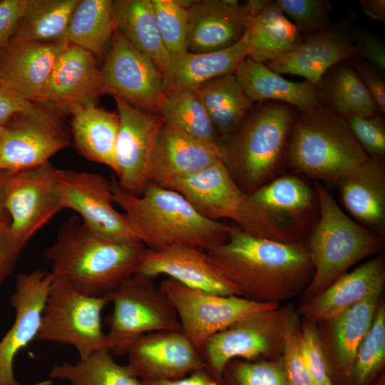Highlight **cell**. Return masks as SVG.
Returning a JSON list of instances; mask_svg holds the SVG:
<instances>
[{"instance_id": "cell-1", "label": "cell", "mask_w": 385, "mask_h": 385, "mask_svg": "<svg viewBox=\"0 0 385 385\" xmlns=\"http://www.w3.org/2000/svg\"><path fill=\"white\" fill-rule=\"evenodd\" d=\"M239 296L277 303L302 293L314 268L304 242L256 237L231 225L226 242L206 251Z\"/></svg>"}, {"instance_id": "cell-2", "label": "cell", "mask_w": 385, "mask_h": 385, "mask_svg": "<svg viewBox=\"0 0 385 385\" xmlns=\"http://www.w3.org/2000/svg\"><path fill=\"white\" fill-rule=\"evenodd\" d=\"M146 247L140 241H118L90 230L78 216L59 228L44 251L51 272L86 295L108 297L135 274Z\"/></svg>"}, {"instance_id": "cell-3", "label": "cell", "mask_w": 385, "mask_h": 385, "mask_svg": "<svg viewBox=\"0 0 385 385\" xmlns=\"http://www.w3.org/2000/svg\"><path fill=\"white\" fill-rule=\"evenodd\" d=\"M111 184L114 202L140 230L149 250L185 245L207 251L229 237L231 225L207 219L177 191L148 183L135 196L120 188L114 176Z\"/></svg>"}, {"instance_id": "cell-4", "label": "cell", "mask_w": 385, "mask_h": 385, "mask_svg": "<svg viewBox=\"0 0 385 385\" xmlns=\"http://www.w3.org/2000/svg\"><path fill=\"white\" fill-rule=\"evenodd\" d=\"M297 113L295 108L283 103L258 102L238 129L224 140L223 161L245 193L252 194L284 173L289 135Z\"/></svg>"}, {"instance_id": "cell-5", "label": "cell", "mask_w": 385, "mask_h": 385, "mask_svg": "<svg viewBox=\"0 0 385 385\" xmlns=\"http://www.w3.org/2000/svg\"><path fill=\"white\" fill-rule=\"evenodd\" d=\"M314 187L319 215L305 240L314 273L302 303L320 294L359 261L381 252L385 245V238L345 213L321 182L314 180Z\"/></svg>"}, {"instance_id": "cell-6", "label": "cell", "mask_w": 385, "mask_h": 385, "mask_svg": "<svg viewBox=\"0 0 385 385\" xmlns=\"http://www.w3.org/2000/svg\"><path fill=\"white\" fill-rule=\"evenodd\" d=\"M369 158L342 116L323 106L298 111L287 154L293 173L336 185Z\"/></svg>"}, {"instance_id": "cell-7", "label": "cell", "mask_w": 385, "mask_h": 385, "mask_svg": "<svg viewBox=\"0 0 385 385\" xmlns=\"http://www.w3.org/2000/svg\"><path fill=\"white\" fill-rule=\"evenodd\" d=\"M168 188L183 195L208 220L228 219L254 236L298 243L237 185L223 160L175 182Z\"/></svg>"}, {"instance_id": "cell-8", "label": "cell", "mask_w": 385, "mask_h": 385, "mask_svg": "<svg viewBox=\"0 0 385 385\" xmlns=\"http://www.w3.org/2000/svg\"><path fill=\"white\" fill-rule=\"evenodd\" d=\"M108 297L113 310L106 318V334L113 355H125L128 347L146 334L181 329L174 307L153 278L135 274Z\"/></svg>"}, {"instance_id": "cell-9", "label": "cell", "mask_w": 385, "mask_h": 385, "mask_svg": "<svg viewBox=\"0 0 385 385\" xmlns=\"http://www.w3.org/2000/svg\"><path fill=\"white\" fill-rule=\"evenodd\" d=\"M108 302V297L86 295L53 277L36 340L72 345L80 359L108 350L102 328V312Z\"/></svg>"}, {"instance_id": "cell-10", "label": "cell", "mask_w": 385, "mask_h": 385, "mask_svg": "<svg viewBox=\"0 0 385 385\" xmlns=\"http://www.w3.org/2000/svg\"><path fill=\"white\" fill-rule=\"evenodd\" d=\"M286 307L255 312L208 338L200 349L205 369L219 383L233 359L278 360Z\"/></svg>"}, {"instance_id": "cell-11", "label": "cell", "mask_w": 385, "mask_h": 385, "mask_svg": "<svg viewBox=\"0 0 385 385\" xmlns=\"http://www.w3.org/2000/svg\"><path fill=\"white\" fill-rule=\"evenodd\" d=\"M160 287L174 307L182 331L198 351L208 338L235 322L255 312L279 307L277 303L212 294L170 277L164 279Z\"/></svg>"}, {"instance_id": "cell-12", "label": "cell", "mask_w": 385, "mask_h": 385, "mask_svg": "<svg viewBox=\"0 0 385 385\" xmlns=\"http://www.w3.org/2000/svg\"><path fill=\"white\" fill-rule=\"evenodd\" d=\"M34 103L2 127L0 169L16 173L41 165L69 143L60 116Z\"/></svg>"}, {"instance_id": "cell-13", "label": "cell", "mask_w": 385, "mask_h": 385, "mask_svg": "<svg viewBox=\"0 0 385 385\" xmlns=\"http://www.w3.org/2000/svg\"><path fill=\"white\" fill-rule=\"evenodd\" d=\"M58 188L61 204L75 211L94 233L113 240L140 241V230L114 207L111 181L101 175L58 170Z\"/></svg>"}, {"instance_id": "cell-14", "label": "cell", "mask_w": 385, "mask_h": 385, "mask_svg": "<svg viewBox=\"0 0 385 385\" xmlns=\"http://www.w3.org/2000/svg\"><path fill=\"white\" fill-rule=\"evenodd\" d=\"M101 76L103 94H110L150 113H157L167 90L165 76L153 61L117 30L101 69Z\"/></svg>"}, {"instance_id": "cell-15", "label": "cell", "mask_w": 385, "mask_h": 385, "mask_svg": "<svg viewBox=\"0 0 385 385\" xmlns=\"http://www.w3.org/2000/svg\"><path fill=\"white\" fill-rule=\"evenodd\" d=\"M119 117L115 143V178L120 188L135 196L148 183L150 165L164 120L114 98Z\"/></svg>"}, {"instance_id": "cell-16", "label": "cell", "mask_w": 385, "mask_h": 385, "mask_svg": "<svg viewBox=\"0 0 385 385\" xmlns=\"http://www.w3.org/2000/svg\"><path fill=\"white\" fill-rule=\"evenodd\" d=\"M58 170L47 162L10 176L6 195L10 229L26 245L63 208L58 188Z\"/></svg>"}, {"instance_id": "cell-17", "label": "cell", "mask_w": 385, "mask_h": 385, "mask_svg": "<svg viewBox=\"0 0 385 385\" xmlns=\"http://www.w3.org/2000/svg\"><path fill=\"white\" fill-rule=\"evenodd\" d=\"M53 280L51 272L36 270L16 277L11 304L14 322L0 341V385H22L14 374L16 354L38 335L46 301ZM43 382L36 385H48Z\"/></svg>"}, {"instance_id": "cell-18", "label": "cell", "mask_w": 385, "mask_h": 385, "mask_svg": "<svg viewBox=\"0 0 385 385\" xmlns=\"http://www.w3.org/2000/svg\"><path fill=\"white\" fill-rule=\"evenodd\" d=\"M128 365L140 381L173 380L205 369L198 349L182 329L146 334L128 349Z\"/></svg>"}, {"instance_id": "cell-19", "label": "cell", "mask_w": 385, "mask_h": 385, "mask_svg": "<svg viewBox=\"0 0 385 385\" xmlns=\"http://www.w3.org/2000/svg\"><path fill=\"white\" fill-rule=\"evenodd\" d=\"M250 197L298 242H305L319 218L314 187L295 173H283Z\"/></svg>"}, {"instance_id": "cell-20", "label": "cell", "mask_w": 385, "mask_h": 385, "mask_svg": "<svg viewBox=\"0 0 385 385\" xmlns=\"http://www.w3.org/2000/svg\"><path fill=\"white\" fill-rule=\"evenodd\" d=\"M70 44L10 40L0 52V81L22 99L41 103L43 93L60 54Z\"/></svg>"}, {"instance_id": "cell-21", "label": "cell", "mask_w": 385, "mask_h": 385, "mask_svg": "<svg viewBox=\"0 0 385 385\" xmlns=\"http://www.w3.org/2000/svg\"><path fill=\"white\" fill-rule=\"evenodd\" d=\"M153 279L166 275L190 287L220 295H238L212 262L205 250L174 245L160 250L146 248L137 272Z\"/></svg>"}, {"instance_id": "cell-22", "label": "cell", "mask_w": 385, "mask_h": 385, "mask_svg": "<svg viewBox=\"0 0 385 385\" xmlns=\"http://www.w3.org/2000/svg\"><path fill=\"white\" fill-rule=\"evenodd\" d=\"M381 295H371L320 322L323 330L319 335L334 385H349L356 350L372 324Z\"/></svg>"}, {"instance_id": "cell-23", "label": "cell", "mask_w": 385, "mask_h": 385, "mask_svg": "<svg viewBox=\"0 0 385 385\" xmlns=\"http://www.w3.org/2000/svg\"><path fill=\"white\" fill-rule=\"evenodd\" d=\"M352 56H356V50L351 31L348 24L342 22L304 38L295 50L265 65L279 75L304 77L317 86L330 68Z\"/></svg>"}, {"instance_id": "cell-24", "label": "cell", "mask_w": 385, "mask_h": 385, "mask_svg": "<svg viewBox=\"0 0 385 385\" xmlns=\"http://www.w3.org/2000/svg\"><path fill=\"white\" fill-rule=\"evenodd\" d=\"M223 160L221 147L192 138L165 123L153 156L148 183L168 188L175 182Z\"/></svg>"}, {"instance_id": "cell-25", "label": "cell", "mask_w": 385, "mask_h": 385, "mask_svg": "<svg viewBox=\"0 0 385 385\" xmlns=\"http://www.w3.org/2000/svg\"><path fill=\"white\" fill-rule=\"evenodd\" d=\"M385 287L384 255L346 272L320 294L303 302L297 310L306 322L329 320L368 297L382 294Z\"/></svg>"}, {"instance_id": "cell-26", "label": "cell", "mask_w": 385, "mask_h": 385, "mask_svg": "<svg viewBox=\"0 0 385 385\" xmlns=\"http://www.w3.org/2000/svg\"><path fill=\"white\" fill-rule=\"evenodd\" d=\"M188 9V51L190 53L215 51L234 45L252 20L237 1H193Z\"/></svg>"}, {"instance_id": "cell-27", "label": "cell", "mask_w": 385, "mask_h": 385, "mask_svg": "<svg viewBox=\"0 0 385 385\" xmlns=\"http://www.w3.org/2000/svg\"><path fill=\"white\" fill-rule=\"evenodd\" d=\"M103 94L101 69L90 52L69 45L58 56L45 87L41 103L63 111L76 104H96Z\"/></svg>"}, {"instance_id": "cell-28", "label": "cell", "mask_w": 385, "mask_h": 385, "mask_svg": "<svg viewBox=\"0 0 385 385\" xmlns=\"http://www.w3.org/2000/svg\"><path fill=\"white\" fill-rule=\"evenodd\" d=\"M336 185L350 217L385 238V158H369Z\"/></svg>"}, {"instance_id": "cell-29", "label": "cell", "mask_w": 385, "mask_h": 385, "mask_svg": "<svg viewBox=\"0 0 385 385\" xmlns=\"http://www.w3.org/2000/svg\"><path fill=\"white\" fill-rule=\"evenodd\" d=\"M250 53L248 29L242 38L225 49L205 52L170 54L163 72L167 89L196 88L218 77L234 73Z\"/></svg>"}, {"instance_id": "cell-30", "label": "cell", "mask_w": 385, "mask_h": 385, "mask_svg": "<svg viewBox=\"0 0 385 385\" xmlns=\"http://www.w3.org/2000/svg\"><path fill=\"white\" fill-rule=\"evenodd\" d=\"M66 111L71 115V133L78 152L115 173V150L119 128L117 112L106 111L94 103L72 105Z\"/></svg>"}, {"instance_id": "cell-31", "label": "cell", "mask_w": 385, "mask_h": 385, "mask_svg": "<svg viewBox=\"0 0 385 385\" xmlns=\"http://www.w3.org/2000/svg\"><path fill=\"white\" fill-rule=\"evenodd\" d=\"M235 73L247 96L255 103L277 101L305 111L322 106L317 86L293 82L269 69L265 64L245 58Z\"/></svg>"}, {"instance_id": "cell-32", "label": "cell", "mask_w": 385, "mask_h": 385, "mask_svg": "<svg viewBox=\"0 0 385 385\" xmlns=\"http://www.w3.org/2000/svg\"><path fill=\"white\" fill-rule=\"evenodd\" d=\"M115 29L163 73L170 53L161 38L152 0L113 1Z\"/></svg>"}, {"instance_id": "cell-33", "label": "cell", "mask_w": 385, "mask_h": 385, "mask_svg": "<svg viewBox=\"0 0 385 385\" xmlns=\"http://www.w3.org/2000/svg\"><path fill=\"white\" fill-rule=\"evenodd\" d=\"M195 89L216 133L223 140L238 129L254 104L235 72L212 79Z\"/></svg>"}, {"instance_id": "cell-34", "label": "cell", "mask_w": 385, "mask_h": 385, "mask_svg": "<svg viewBox=\"0 0 385 385\" xmlns=\"http://www.w3.org/2000/svg\"><path fill=\"white\" fill-rule=\"evenodd\" d=\"M321 105L345 118L370 116L379 112L366 86L347 60L330 68L317 85Z\"/></svg>"}, {"instance_id": "cell-35", "label": "cell", "mask_w": 385, "mask_h": 385, "mask_svg": "<svg viewBox=\"0 0 385 385\" xmlns=\"http://www.w3.org/2000/svg\"><path fill=\"white\" fill-rule=\"evenodd\" d=\"M248 33V57L263 64L292 52L303 41L295 25L278 8L275 1H269L252 18Z\"/></svg>"}, {"instance_id": "cell-36", "label": "cell", "mask_w": 385, "mask_h": 385, "mask_svg": "<svg viewBox=\"0 0 385 385\" xmlns=\"http://www.w3.org/2000/svg\"><path fill=\"white\" fill-rule=\"evenodd\" d=\"M116 30L111 0H80L66 33L68 44L101 57Z\"/></svg>"}, {"instance_id": "cell-37", "label": "cell", "mask_w": 385, "mask_h": 385, "mask_svg": "<svg viewBox=\"0 0 385 385\" xmlns=\"http://www.w3.org/2000/svg\"><path fill=\"white\" fill-rule=\"evenodd\" d=\"M80 0H27L10 40L52 43L65 40L71 15Z\"/></svg>"}, {"instance_id": "cell-38", "label": "cell", "mask_w": 385, "mask_h": 385, "mask_svg": "<svg viewBox=\"0 0 385 385\" xmlns=\"http://www.w3.org/2000/svg\"><path fill=\"white\" fill-rule=\"evenodd\" d=\"M164 123L192 138L220 145L195 88H168L157 109Z\"/></svg>"}, {"instance_id": "cell-39", "label": "cell", "mask_w": 385, "mask_h": 385, "mask_svg": "<svg viewBox=\"0 0 385 385\" xmlns=\"http://www.w3.org/2000/svg\"><path fill=\"white\" fill-rule=\"evenodd\" d=\"M50 376L71 385H141L130 366L115 361L108 349H101L75 364L54 365Z\"/></svg>"}, {"instance_id": "cell-40", "label": "cell", "mask_w": 385, "mask_h": 385, "mask_svg": "<svg viewBox=\"0 0 385 385\" xmlns=\"http://www.w3.org/2000/svg\"><path fill=\"white\" fill-rule=\"evenodd\" d=\"M385 364V306L379 301L372 324L359 344L349 385H371Z\"/></svg>"}, {"instance_id": "cell-41", "label": "cell", "mask_w": 385, "mask_h": 385, "mask_svg": "<svg viewBox=\"0 0 385 385\" xmlns=\"http://www.w3.org/2000/svg\"><path fill=\"white\" fill-rule=\"evenodd\" d=\"M219 385H291L281 358L278 360L233 359L225 366Z\"/></svg>"}, {"instance_id": "cell-42", "label": "cell", "mask_w": 385, "mask_h": 385, "mask_svg": "<svg viewBox=\"0 0 385 385\" xmlns=\"http://www.w3.org/2000/svg\"><path fill=\"white\" fill-rule=\"evenodd\" d=\"M163 42L170 54L188 51L189 14L182 1L152 0Z\"/></svg>"}, {"instance_id": "cell-43", "label": "cell", "mask_w": 385, "mask_h": 385, "mask_svg": "<svg viewBox=\"0 0 385 385\" xmlns=\"http://www.w3.org/2000/svg\"><path fill=\"white\" fill-rule=\"evenodd\" d=\"M302 324L297 311L286 307L281 359L291 385H314L304 361Z\"/></svg>"}, {"instance_id": "cell-44", "label": "cell", "mask_w": 385, "mask_h": 385, "mask_svg": "<svg viewBox=\"0 0 385 385\" xmlns=\"http://www.w3.org/2000/svg\"><path fill=\"white\" fill-rule=\"evenodd\" d=\"M282 13L293 20L304 38L317 34L330 26L332 1L328 0H277Z\"/></svg>"}, {"instance_id": "cell-45", "label": "cell", "mask_w": 385, "mask_h": 385, "mask_svg": "<svg viewBox=\"0 0 385 385\" xmlns=\"http://www.w3.org/2000/svg\"><path fill=\"white\" fill-rule=\"evenodd\" d=\"M344 118L353 135L369 158H385L384 115L380 113L370 116L350 113Z\"/></svg>"}, {"instance_id": "cell-46", "label": "cell", "mask_w": 385, "mask_h": 385, "mask_svg": "<svg viewBox=\"0 0 385 385\" xmlns=\"http://www.w3.org/2000/svg\"><path fill=\"white\" fill-rule=\"evenodd\" d=\"M316 324H302L301 344L305 366L314 385H334Z\"/></svg>"}, {"instance_id": "cell-47", "label": "cell", "mask_w": 385, "mask_h": 385, "mask_svg": "<svg viewBox=\"0 0 385 385\" xmlns=\"http://www.w3.org/2000/svg\"><path fill=\"white\" fill-rule=\"evenodd\" d=\"M373 98L379 112L385 114V81L377 67L367 61L352 56L347 60Z\"/></svg>"}, {"instance_id": "cell-48", "label": "cell", "mask_w": 385, "mask_h": 385, "mask_svg": "<svg viewBox=\"0 0 385 385\" xmlns=\"http://www.w3.org/2000/svg\"><path fill=\"white\" fill-rule=\"evenodd\" d=\"M26 244L10 229V222L0 224V284L13 271Z\"/></svg>"}, {"instance_id": "cell-49", "label": "cell", "mask_w": 385, "mask_h": 385, "mask_svg": "<svg viewBox=\"0 0 385 385\" xmlns=\"http://www.w3.org/2000/svg\"><path fill=\"white\" fill-rule=\"evenodd\" d=\"M351 36L356 50V56L361 58L381 71L385 70V46L370 31L353 30Z\"/></svg>"}, {"instance_id": "cell-50", "label": "cell", "mask_w": 385, "mask_h": 385, "mask_svg": "<svg viewBox=\"0 0 385 385\" xmlns=\"http://www.w3.org/2000/svg\"><path fill=\"white\" fill-rule=\"evenodd\" d=\"M26 4L27 0L0 1V52L14 35Z\"/></svg>"}, {"instance_id": "cell-51", "label": "cell", "mask_w": 385, "mask_h": 385, "mask_svg": "<svg viewBox=\"0 0 385 385\" xmlns=\"http://www.w3.org/2000/svg\"><path fill=\"white\" fill-rule=\"evenodd\" d=\"M33 103L16 96L0 81V127L4 126Z\"/></svg>"}, {"instance_id": "cell-52", "label": "cell", "mask_w": 385, "mask_h": 385, "mask_svg": "<svg viewBox=\"0 0 385 385\" xmlns=\"http://www.w3.org/2000/svg\"><path fill=\"white\" fill-rule=\"evenodd\" d=\"M141 385H219L205 369L173 380L141 381Z\"/></svg>"}, {"instance_id": "cell-53", "label": "cell", "mask_w": 385, "mask_h": 385, "mask_svg": "<svg viewBox=\"0 0 385 385\" xmlns=\"http://www.w3.org/2000/svg\"><path fill=\"white\" fill-rule=\"evenodd\" d=\"M360 4L365 14L369 18L385 21L384 0H361Z\"/></svg>"}, {"instance_id": "cell-54", "label": "cell", "mask_w": 385, "mask_h": 385, "mask_svg": "<svg viewBox=\"0 0 385 385\" xmlns=\"http://www.w3.org/2000/svg\"><path fill=\"white\" fill-rule=\"evenodd\" d=\"M11 173L9 170L0 169V224L10 222L6 208V195L7 185Z\"/></svg>"}, {"instance_id": "cell-55", "label": "cell", "mask_w": 385, "mask_h": 385, "mask_svg": "<svg viewBox=\"0 0 385 385\" xmlns=\"http://www.w3.org/2000/svg\"><path fill=\"white\" fill-rule=\"evenodd\" d=\"M371 385H385L384 371L381 372Z\"/></svg>"}, {"instance_id": "cell-56", "label": "cell", "mask_w": 385, "mask_h": 385, "mask_svg": "<svg viewBox=\"0 0 385 385\" xmlns=\"http://www.w3.org/2000/svg\"><path fill=\"white\" fill-rule=\"evenodd\" d=\"M1 131H2V127H0V136H1Z\"/></svg>"}]
</instances>
